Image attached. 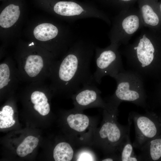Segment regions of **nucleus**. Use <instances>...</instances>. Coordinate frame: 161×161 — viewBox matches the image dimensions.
I'll return each instance as SVG.
<instances>
[{
	"label": "nucleus",
	"mask_w": 161,
	"mask_h": 161,
	"mask_svg": "<svg viewBox=\"0 0 161 161\" xmlns=\"http://www.w3.org/2000/svg\"><path fill=\"white\" fill-rule=\"evenodd\" d=\"M77 161H92L93 160L92 156L89 154L86 153L82 154Z\"/></svg>",
	"instance_id": "nucleus-20"
},
{
	"label": "nucleus",
	"mask_w": 161,
	"mask_h": 161,
	"mask_svg": "<svg viewBox=\"0 0 161 161\" xmlns=\"http://www.w3.org/2000/svg\"><path fill=\"white\" fill-rule=\"evenodd\" d=\"M34 45V44L33 43H32V44H30L29 45V46H31V45Z\"/></svg>",
	"instance_id": "nucleus-24"
},
{
	"label": "nucleus",
	"mask_w": 161,
	"mask_h": 161,
	"mask_svg": "<svg viewBox=\"0 0 161 161\" xmlns=\"http://www.w3.org/2000/svg\"><path fill=\"white\" fill-rule=\"evenodd\" d=\"M113 78L116 82L117 88L109 104L117 108L122 102L126 101L144 109L148 107L147 95L142 77L131 70H125Z\"/></svg>",
	"instance_id": "nucleus-3"
},
{
	"label": "nucleus",
	"mask_w": 161,
	"mask_h": 161,
	"mask_svg": "<svg viewBox=\"0 0 161 161\" xmlns=\"http://www.w3.org/2000/svg\"><path fill=\"white\" fill-rule=\"evenodd\" d=\"M59 33L58 28L49 23L41 24L37 26L33 31L35 38L41 41H46L57 37Z\"/></svg>",
	"instance_id": "nucleus-10"
},
{
	"label": "nucleus",
	"mask_w": 161,
	"mask_h": 161,
	"mask_svg": "<svg viewBox=\"0 0 161 161\" xmlns=\"http://www.w3.org/2000/svg\"><path fill=\"white\" fill-rule=\"evenodd\" d=\"M67 122L69 127L78 131H84L88 127L89 121L88 117L81 114H71L67 118Z\"/></svg>",
	"instance_id": "nucleus-16"
},
{
	"label": "nucleus",
	"mask_w": 161,
	"mask_h": 161,
	"mask_svg": "<svg viewBox=\"0 0 161 161\" xmlns=\"http://www.w3.org/2000/svg\"><path fill=\"white\" fill-rule=\"evenodd\" d=\"M139 10L144 27L152 29L159 25L160 18L151 5L144 3L140 5Z\"/></svg>",
	"instance_id": "nucleus-11"
},
{
	"label": "nucleus",
	"mask_w": 161,
	"mask_h": 161,
	"mask_svg": "<svg viewBox=\"0 0 161 161\" xmlns=\"http://www.w3.org/2000/svg\"><path fill=\"white\" fill-rule=\"evenodd\" d=\"M147 103L148 107L161 106V83L147 96Z\"/></svg>",
	"instance_id": "nucleus-19"
},
{
	"label": "nucleus",
	"mask_w": 161,
	"mask_h": 161,
	"mask_svg": "<svg viewBox=\"0 0 161 161\" xmlns=\"http://www.w3.org/2000/svg\"><path fill=\"white\" fill-rule=\"evenodd\" d=\"M119 46L117 44L111 43L104 48L95 47L96 69L93 75L95 83L100 84L103 77L108 75L113 78L125 70L118 50Z\"/></svg>",
	"instance_id": "nucleus-5"
},
{
	"label": "nucleus",
	"mask_w": 161,
	"mask_h": 161,
	"mask_svg": "<svg viewBox=\"0 0 161 161\" xmlns=\"http://www.w3.org/2000/svg\"><path fill=\"white\" fill-rule=\"evenodd\" d=\"M160 13L161 14V4H160Z\"/></svg>",
	"instance_id": "nucleus-23"
},
{
	"label": "nucleus",
	"mask_w": 161,
	"mask_h": 161,
	"mask_svg": "<svg viewBox=\"0 0 161 161\" xmlns=\"http://www.w3.org/2000/svg\"><path fill=\"white\" fill-rule=\"evenodd\" d=\"M39 141L38 138L32 136L27 137L18 146L17 154L20 157H23L32 153L37 146Z\"/></svg>",
	"instance_id": "nucleus-17"
},
{
	"label": "nucleus",
	"mask_w": 161,
	"mask_h": 161,
	"mask_svg": "<svg viewBox=\"0 0 161 161\" xmlns=\"http://www.w3.org/2000/svg\"><path fill=\"white\" fill-rule=\"evenodd\" d=\"M73 155L72 147L66 142L59 143L53 150V156L55 161H70L72 160Z\"/></svg>",
	"instance_id": "nucleus-15"
},
{
	"label": "nucleus",
	"mask_w": 161,
	"mask_h": 161,
	"mask_svg": "<svg viewBox=\"0 0 161 161\" xmlns=\"http://www.w3.org/2000/svg\"><path fill=\"white\" fill-rule=\"evenodd\" d=\"M20 14V10L18 6L10 4L0 14V26L5 28L10 27L17 21Z\"/></svg>",
	"instance_id": "nucleus-12"
},
{
	"label": "nucleus",
	"mask_w": 161,
	"mask_h": 161,
	"mask_svg": "<svg viewBox=\"0 0 161 161\" xmlns=\"http://www.w3.org/2000/svg\"><path fill=\"white\" fill-rule=\"evenodd\" d=\"M139 161H161V134L145 143L140 149Z\"/></svg>",
	"instance_id": "nucleus-9"
},
{
	"label": "nucleus",
	"mask_w": 161,
	"mask_h": 161,
	"mask_svg": "<svg viewBox=\"0 0 161 161\" xmlns=\"http://www.w3.org/2000/svg\"><path fill=\"white\" fill-rule=\"evenodd\" d=\"M129 116L133 121L135 130L134 148L140 149L147 142L161 134V123L155 112L146 111L144 114L131 112Z\"/></svg>",
	"instance_id": "nucleus-7"
},
{
	"label": "nucleus",
	"mask_w": 161,
	"mask_h": 161,
	"mask_svg": "<svg viewBox=\"0 0 161 161\" xmlns=\"http://www.w3.org/2000/svg\"><path fill=\"white\" fill-rule=\"evenodd\" d=\"M31 100L32 103L34 104V109L41 115L45 116L49 113V105L44 93L38 91L33 92L31 95Z\"/></svg>",
	"instance_id": "nucleus-14"
},
{
	"label": "nucleus",
	"mask_w": 161,
	"mask_h": 161,
	"mask_svg": "<svg viewBox=\"0 0 161 161\" xmlns=\"http://www.w3.org/2000/svg\"><path fill=\"white\" fill-rule=\"evenodd\" d=\"M14 111L12 107L6 105L0 112V128L4 129L13 126L15 123L13 119Z\"/></svg>",
	"instance_id": "nucleus-18"
},
{
	"label": "nucleus",
	"mask_w": 161,
	"mask_h": 161,
	"mask_svg": "<svg viewBox=\"0 0 161 161\" xmlns=\"http://www.w3.org/2000/svg\"><path fill=\"white\" fill-rule=\"evenodd\" d=\"M120 1H123V2H129V1H132L133 0H119Z\"/></svg>",
	"instance_id": "nucleus-21"
},
{
	"label": "nucleus",
	"mask_w": 161,
	"mask_h": 161,
	"mask_svg": "<svg viewBox=\"0 0 161 161\" xmlns=\"http://www.w3.org/2000/svg\"><path fill=\"white\" fill-rule=\"evenodd\" d=\"M134 147L131 143L130 137V132L127 133L122 140L119 147L120 161H139L138 156L134 151Z\"/></svg>",
	"instance_id": "nucleus-13"
},
{
	"label": "nucleus",
	"mask_w": 161,
	"mask_h": 161,
	"mask_svg": "<svg viewBox=\"0 0 161 161\" xmlns=\"http://www.w3.org/2000/svg\"><path fill=\"white\" fill-rule=\"evenodd\" d=\"M159 120L161 123V114L158 116Z\"/></svg>",
	"instance_id": "nucleus-22"
},
{
	"label": "nucleus",
	"mask_w": 161,
	"mask_h": 161,
	"mask_svg": "<svg viewBox=\"0 0 161 161\" xmlns=\"http://www.w3.org/2000/svg\"><path fill=\"white\" fill-rule=\"evenodd\" d=\"M95 47L92 42L83 39H76L69 47L58 70L63 88L73 93L85 85L95 83L90 70Z\"/></svg>",
	"instance_id": "nucleus-2"
},
{
	"label": "nucleus",
	"mask_w": 161,
	"mask_h": 161,
	"mask_svg": "<svg viewBox=\"0 0 161 161\" xmlns=\"http://www.w3.org/2000/svg\"><path fill=\"white\" fill-rule=\"evenodd\" d=\"M143 27L139 10L121 11L113 18L108 34L110 42L120 46L126 45L133 35Z\"/></svg>",
	"instance_id": "nucleus-4"
},
{
	"label": "nucleus",
	"mask_w": 161,
	"mask_h": 161,
	"mask_svg": "<svg viewBox=\"0 0 161 161\" xmlns=\"http://www.w3.org/2000/svg\"><path fill=\"white\" fill-rule=\"evenodd\" d=\"M73 97L77 106L85 107L97 104L108 109L110 106L105 103L100 97V92L95 83L84 86L75 93Z\"/></svg>",
	"instance_id": "nucleus-8"
},
{
	"label": "nucleus",
	"mask_w": 161,
	"mask_h": 161,
	"mask_svg": "<svg viewBox=\"0 0 161 161\" xmlns=\"http://www.w3.org/2000/svg\"><path fill=\"white\" fill-rule=\"evenodd\" d=\"M156 37L152 29L146 27L133 43L120 52L126 58L129 70L144 80L161 76V41Z\"/></svg>",
	"instance_id": "nucleus-1"
},
{
	"label": "nucleus",
	"mask_w": 161,
	"mask_h": 161,
	"mask_svg": "<svg viewBox=\"0 0 161 161\" xmlns=\"http://www.w3.org/2000/svg\"><path fill=\"white\" fill-rule=\"evenodd\" d=\"M117 112V109H106V120L99 131L100 137L103 140L105 148L108 152L118 150L122 140L130 132L132 122L129 116L127 125L119 124L116 120Z\"/></svg>",
	"instance_id": "nucleus-6"
}]
</instances>
